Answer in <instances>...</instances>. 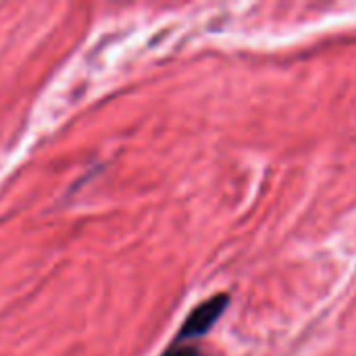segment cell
<instances>
[{"mask_svg":"<svg viewBox=\"0 0 356 356\" xmlns=\"http://www.w3.org/2000/svg\"><path fill=\"white\" fill-rule=\"evenodd\" d=\"M163 356H200V353L194 346H184V344H173L171 348H167Z\"/></svg>","mask_w":356,"mask_h":356,"instance_id":"2","label":"cell"},{"mask_svg":"<svg viewBox=\"0 0 356 356\" xmlns=\"http://www.w3.org/2000/svg\"><path fill=\"white\" fill-rule=\"evenodd\" d=\"M227 305H229V298L225 294L198 305L188 315L186 323L181 325L179 334L175 338V344H184L188 340H196V338H202L204 334H209L213 330V325L219 321V317L223 315V311L227 309Z\"/></svg>","mask_w":356,"mask_h":356,"instance_id":"1","label":"cell"}]
</instances>
